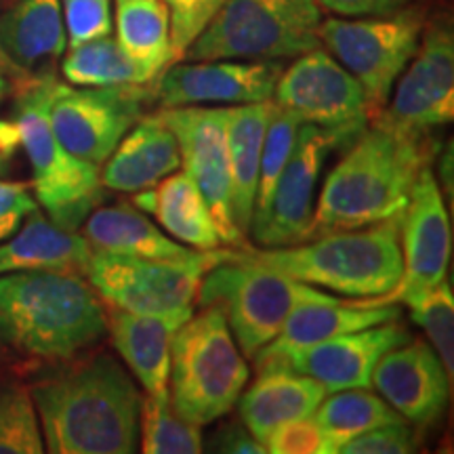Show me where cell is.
<instances>
[{
  "label": "cell",
  "mask_w": 454,
  "mask_h": 454,
  "mask_svg": "<svg viewBox=\"0 0 454 454\" xmlns=\"http://www.w3.org/2000/svg\"><path fill=\"white\" fill-rule=\"evenodd\" d=\"M44 450L133 454L139 446L141 395L124 366L101 354L32 387Z\"/></svg>",
  "instance_id": "obj_1"
},
{
  "label": "cell",
  "mask_w": 454,
  "mask_h": 454,
  "mask_svg": "<svg viewBox=\"0 0 454 454\" xmlns=\"http://www.w3.org/2000/svg\"><path fill=\"white\" fill-rule=\"evenodd\" d=\"M434 156L429 135H406L374 124L334 164L311 219V238L400 217L419 173Z\"/></svg>",
  "instance_id": "obj_2"
},
{
  "label": "cell",
  "mask_w": 454,
  "mask_h": 454,
  "mask_svg": "<svg viewBox=\"0 0 454 454\" xmlns=\"http://www.w3.org/2000/svg\"><path fill=\"white\" fill-rule=\"evenodd\" d=\"M107 333L93 286L70 271L0 274V339L43 360H67Z\"/></svg>",
  "instance_id": "obj_3"
},
{
  "label": "cell",
  "mask_w": 454,
  "mask_h": 454,
  "mask_svg": "<svg viewBox=\"0 0 454 454\" xmlns=\"http://www.w3.org/2000/svg\"><path fill=\"white\" fill-rule=\"evenodd\" d=\"M400 217L366 225L364 230H337L316 236L314 242L268 251H240L238 259L280 271L309 286L351 299L383 301L402 280Z\"/></svg>",
  "instance_id": "obj_4"
},
{
  "label": "cell",
  "mask_w": 454,
  "mask_h": 454,
  "mask_svg": "<svg viewBox=\"0 0 454 454\" xmlns=\"http://www.w3.org/2000/svg\"><path fill=\"white\" fill-rule=\"evenodd\" d=\"M55 82L53 72L17 82L20 98L13 122L20 133V145L30 160L36 202L57 227L76 231L106 200V187L99 167L72 156L51 129L49 104Z\"/></svg>",
  "instance_id": "obj_5"
},
{
  "label": "cell",
  "mask_w": 454,
  "mask_h": 454,
  "mask_svg": "<svg viewBox=\"0 0 454 454\" xmlns=\"http://www.w3.org/2000/svg\"><path fill=\"white\" fill-rule=\"evenodd\" d=\"M248 381L247 357L238 348L223 311L202 308L192 314L170 343L168 397L173 411L211 425L236 406Z\"/></svg>",
  "instance_id": "obj_6"
},
{
  "label": "cell",
  "mask_w": 454,
  "mask_h": 454,
  "mask_svg": "<svg viewBox=\"0 0 454 454\" xmlns=\"http://www.w3.org/2000/svg\"><path fill=\"white\" fill-rule=\"evenodd\" d=\"M196 299L200 308L223 311L242 356L253 360L280 333L294 308L337 297L223 251V259L202 276Z\"/></svg>",
  "instance_id": "obj_7"
},
{
  "label": "cell",
  "mask_w": 454,
  "mask_h": 454,
  "mask_svg": "<svg viewBox=\"0 0 454 454\" xmlns=\"http://www.w3.org/2000/svg\"><path fill=\"white\" fill-rule=\"evenodd\" d=\"M320 24L316 0H227L184 59L299 57L320 47Z\"/></svg>",
  "instance_id": "obj_8"
},
{
  "label": "cell",
  "mask_w": 454,
  "mask_h": 454,
  "mask_svg": "<svg viewBox=\"0 0 454 454\" xmlns=\"http://www.w3.org/2000/svg\"><path fill=\"white\" fill-rule=\"evenodd\" d=\"M427 17L423 9H397L387 15L331 17L317 36L328 53L364 89L372 118L389 101L391 90L417 53Z\"/></svg>",
  "instance_id": "obj_9"
},
{
  "label": "cell",
  "mask_w": 454,
  "mask_h": 454,
  "mask_svg": "<svg viewBox=\"0 0 454 454\" xmlns=\"http://www.w3.org/2000/svg\"><path fill=\"white\" fill-rule=\"evenodd\" d=\"M223 251H200L184 261L141 259L107 251L90 253L87 276L93 291L114 309L164 316L185 322L194 314L202 276Z\"/></svg>",
  "instance_id": "obj_10"
},
{
  "label": "cell",
  "mask_w": 454,
  "mask_h": 454,
  "mask_svg": "<svg viewBox=\"0 0 454 454\" xmlns=\"http://www.w3.org/2000/svg\"><path fill=\"white\" fill-rule=\"evenodd\" d=\"M274 98L282 110L328 130L337 145L354 144L372 121L362 84L320 47L299 55L291 67L282 70Z\"/></svg>",
  "instance_id": "obj_11"
},
{
  "label": "cell",
  "mask_w": 454,
  "mask_h": 454,
  "mask_svg": "<svg viewBox=\"0 0 454 454\" xmlns=\"http://www.w3.org/2000/svg\"><path fill=\"white\" fill-rule=\"evenodd\" d=\"M154 90L145 84L116 87H70L55 82L49 121L57 141L72 156L104 167V162L144 116Z\"/></svg>",
  "instance_id": "obj_12"
},
{
  "label": "cell",
  "mask_w": 454,
  "mask_h": 454,
  "mask_svg": "<svg viewBox=\"0 0 454 454\" xmlns=\"http://www.w3.org/2000/svg\"><path fill=\"white\" fill-rule=\"evenodd\" d=\"M391 90L389 101L372 118L379 127L406 135H429L454 118V36L446 21L425 26L421 43Z\"/></svg>",
  "instance_id": "obj_13"
},
{
  "label": "cell",
  "mask_w": 454,
  "mask_h": 454,
  "mask_svg": "<svg viewBox=\"0 0 454 454\" xmlns=\"http://www.w3.org/2000/svg\"><path fill=\"white\" fill-rule=\"evenodd\" d=\"M158 114L177 139L181 164L211 208L221 242L242 247L244 236L236 225L231 200L227 107L181 106L162 107Z\"/></svg>",
  "instance_id": "obj_14"
},
{
  "label": "cell",
  "mask_w": 454,
  "mask_h": 454,
  "mask_svg": "<svg viewBox=\"0 0 454 454\" xmlns=\"http://www.w3.org/2000/svg\"><path fill=\"white\" fill-rule=\"evenodd\" d=\"M333 147H337V139L328 130L309 122L301 124L268 211L251 225L254 242L265 248H282L311 240L317 181Z\"/></svg>",
  "instance_id": "obj_15"
},
{
  "label": "cell",
  "mask_w": 454,
  "mask_h": 454,
  "mask_svg": "<svg viewBox=\"0 0 454 454\" xmlns=\"http://www.w3.org/2000/svg\"><path fill=\"white\" fill-rule=\"evenodd\" d=\"M411 339L406 328L389 322V325L364 328L357 333L339 334V337L320 340L308 348L261 356L254 360H257L259 372L280 368V371L305 374L325 385L328 394L340 389H371L377 362L389 349L404 345Z\"/></svg>",
  "instance_id": "obj_16"
},
{
  "label": "cell",
  "mask_w": 454,
  "mask_h": 454,
  "mask_svg": "<svg viewBox=\"0 0 454 454\" xmlns=\"http://www.w3.org/2000/svg\"><path fill=\"white\" fill-rule=\"evenodd\" d=\"M400 248L404 271L400 284L383 299L385 303L417 297L446 278L452 248L450 219L444 194L429 167L419 173L402 213Z\"/></svg>",
  "instance_id": "obj_17"
},
{
  "label": "cell",
  "mask_w": 454,
  "mask_h": 454,
  "mask_svg": "<svg viewBox=\"0 0 454 454\" xmlns=\"http://www.w3.org/2000/svg\"><path fill=\"white\" fill-rule=\"evenodd\" d=\"M284 66L278 59H207L170 64L154 95L162 107L257 104L274 98Z\"/></svg>",
  "instance_id": "obj_18"
},
{
  "label": "cell",
  "mask_w": 454,
  "mask_h": 454,
  "mask_svg": "<svg viewBox=\"0 0 454 454\" xmlns=\"http://www.w3.org/2000/svg\"><path fill=\"white\" fill-rule=\"evenodd\" d=\"M371 381L414 427H431L444 417L452 379L434 348L421 339L389 349L374 366Z\"/></svg>",
  "instance_id": "obj_19"
},
{
  "label": "cell",
  "mask_w": 454,
  "mask_h": 454,
  "mask_svg": "<svg viewBox=\"0 0 454 454\" xmlns=\"http://www.w3.org/2000/svg\"><path fill=\"white\" fill-rule=\"evenodd\" d=\"M181 152L160 114L141 116L121 139L116 150L104 162L101 184L106 190L137 192L150 190L158 181L179 170Z\"/></svg>",
  "instance_id": "obj_20"
},
{
  "label": "cell",
  "mask_w": 454,
  "mask_h": 454,
  "mask_svg": "<svg viewBox=\"0 0 454 454\" xmlns=\"http://www.w3.org/2000/svg\"><path fill=\"white\" fill-rule=\"evenodd\" d=\"M397 317H400V308L395 305V301L385 303L379 299H357L356 303H345V301L334 299L326 303H317V301L303 303L291 311L280 333L263 349H259L254 357L308 348V345L339 337V334L389 325Z\"/></svg>",
  "instance_id": "obj_21"
},
{
  "label": "cell",
  "mask_w": 454,
  "mask_h": 454,
  "mask_svg": "<svg viewBox=\"0 0 454 454\" xmlns=\"http://www.w3.org/2000/svg\"><path fill=\"white\" fill-rule=\"evenodd\" d=\"M0 44L26 76L49 74L67 44L59 0H13L0 17Z\"/></svg>",
  "instance_id": "obj_22"
},
{
  "label": "cell",
  "mask_w": 454,
  "mask_h": 454,
  "mask_svg": "<svg viewBox=\"0 0 454 454\" xmlns=\"http://www.w3.org/2000/svg\"><path fill=\"white\" fill-rule=\"evenodd\" d=\"M326 395V387L316 379L270 368L259 372L253 387L244 391L236 404L244 427L263 444L280 425L311 417Z\"/></svg>",
  "instance_id": "obj_23"
},
{
  "label": "cell",
  "mask_w": 454,
  "mask_h": 454,
  "mask_svg": "<svg viewBox=\"0 0 454 454\" xmlns=\"http://www.w3.org/2000/svg\"><path fill=\"white\" fill-rule=\"evenodd\" d=\"M181 325L184 322L175 317L133 314L114 308L107 316L114 348L150 395L168 394L170 343Z\"/></svg>",
  "instance_id": "obj_24"
},
{
  "label": "cell",
  "mask_w": 454,
  "mask_h": 454,
  "mask_svg": "<svg viewBox=\"0 0 454 454\" xmlns=\"http://www.w3.org/2000/svg\"><path fill=\"white\" fill-rule=\"evenodd\" d=\"M133 202L139 211L154 215L173 240L196 251H215L223 244L211 208L185 170H175L150 190L137 192Z\"/></svg>",
  "instance_id": "obj_25"
},
{
  "label": "cell",
  "mask_w": 454,
  "mask_h": 454,
  "mask_svg": "<svg viewBox=\"0 0 454 454\" xmlns=\"http://www.w3.org/2000/svg\"><path fill=\"white\" fill-rule=\"evenodd\" d=\"M90 244L76 231L57 227L53 221L34 211L26 225L17 230L7 242L0 244V274L11 271H70L87 274Z\"/></svg>",
  "instance_id": "obj_26"
},
{
  "label": "cell",
  "mask_w": 454,
  "mask_h": 454,
  "mask_svg": "<svg viewBox=\"0 0 454 454\" xmlns=\"http://www.w3.org/2000/svg\"><path fill=\"white\" fill-rule=\"evenodd\" d=\"M274 110L276 104L271 99L227 107L231 200H234L236 225L242 236L251 231L261 150H263V139Z\"/></svg>",
  "instance_id": "obj_27"
},
{
  "label": "cell",
  "mask_w": 454,
  "mask_h": 454,
  "mask_svg": "<svg viewBox=\"0 0 454 454\" xmlns=\"http://www.w3.org/2000/svg\"><path fill=\"white\" fill-rule=\"evenodd\" d=\"M81 227L93 251L168 261L192 259L200 253L162 234L160 227L152 223L145 215L135 211L130 204L95 208Z\"/></svg>",
  "instance_id": "obj_28"
},
{
  "label": "cell",
  "mask_w": 454,
  "mask_h": 454,
  "mask_svg": "<svg viewBox=\"0 0 454 454\" xmlns=\"http://www.w3.org/2000/svg\"><path fill=\"white\" fill-rule=\"evenodd\" d=\"M116 41L154 76L173 64L170 13L164 0H116Z\"/></svg>",
  "instance_id": "obj_29"
},
{
  "label": "cell",
  "mask_w": 454,
  "mask_h": 454,
  "mask_svg": "<svg viewBox=\"0 0 454 454\" xmlns=\"http://www.w3.org/2000/svg\"><path fill=\"white\" fill-rule=\"evenodd\" d=\"M61 74L74 87H116L156 81L154 74L135 61L112 36L70 47V53L61 61Z\"/></svg>",
  "instance_id": "obj_30"
},
{
  "label": "cell",
  "mask_w": 454,
  "mask_h": 454,
  "mask_svg": "<svg viewBox=\"0 0 454 454\" xmlns=\"http://www.w3.org/2000/svg\"><path fill=\"white\" fill-rule=\"evenodd\" d=\"M311 419L326 435L331 454H337L345 442L364 431L406 421L383 397L371 394L368 389L334 391V395L320 402Z\"/></svg>",
  "instance_id": "obj_31"
},
{
  "label": "cell",
  "mask_w": 454,
  "mask_h": 454,
  "mask_svg": "<svg viewBox=\"0 0 454 454\" xmlns=\"http://www.w3.org/2000/svg\"><path fill=\"white\" fill-rule=\"evenodd\" d=\"M141 450L145 454H198L204 450L202 427L173 411L168 394L145 395L139 417Z\"/></svg>",
  "instance_id": "obj_32"
},
{
  "label": "cell",
  "mask_w": 454,
  "mask_h": 454,
  "mask_svg": "<svg viewBox=\"0 0 454 454\" xmlns=\"http://www.w3.org/2000/svg\"><path fill=\"white\" fill-rule=\"evenodd\" d=\"M303 121L294 116L293 112L282 110L276 106L274 116L268 124V133L263 139V150H261L259 162V177H257V192H254V207H253V221H259L268 211L274 187L280 179L284 167H286L288 158L293 154V147L297 144L299 129Z\"/></svg>",
  "instance_id": "obj_33"
},
{
  "label": "cell",
  "mask_w": 454,
  "mask_h": 454,
  "mask_svg": "<svg viewBox=\"0 0 454 454\" xmlns=\"http://www.w3.org/2000/svg\"><path fill=\"white\" fill-rule=\"evenodd\" d=\"M44 440L32 394L20 385L0 387V454H41Z\"/></svg>",
  "instance_id": "obj_34"
},
{
  "label": "cell",
  "mask_w": 454,
  "mask_h": 454,
  "mask_svg": "<svg viewBox=\"0 0 454 454\" xmlns=\"http://www.w3.org/2000/svg\"><path fill=\"white\" fill-rule=\"evenodd\" d=\"M404 303L411 308L412 320L423 328L431 340V348L444 364L448 377L452 379L454 371V297L452 282L442 280L434 288L417 297H411Z\"/></svg>",
  "instance_id": "obj_35"
},
{
  "label": "cell",
  "mask_w": 454,
  "mask_h": 454,
  "mask_svg": "<svg viewBox=\"0 0 454 454\" xmlns=\"http://www.w3.org/2000/svg\"><path fill=\"white\" fill-rule=\"evenodd\" d=\"M170 13V51L173 64L184 59L185 51L219 13L227 0H164Z\"/></svg>",
  "instance_id": "obj_36"
},
{
  "label": "cell",
  "mask_w": 454,
  "mask_h": 454,
  "mask_svg": "<svg viewBox=\"0 0 454 454\" xmlns=\"http://www.w3.org/2000/svg\"><path fill=\"white\" fill-rule=\"evenodd\" d=\"M59 3L70 47L112 34L110 0H59Z\"/></svg>",
  "instance_id": "obj_37"
},
{
  "label": "cell",
  "mask_w": 454,
  "mask_h": 454,
  "mask_svg": "<svg viewBox=\"0 0 454 454\" xmlns=\"http://www.w3.org/2000/svg\"><path fill=\"white\" fill-rule=\"evenodd\" d=\"M419 448V435L408 421L364 431L340 446V454H408Z\"/></svg>",
  "instance_id": "obj_38"
},
{
  "label": "cell",
  "mask_w": 454,
  "mask_h": 454,
  "mask_svg": "<svg viewBox=\"0 0 454 454\" xmlns=\"http://www.w3.org/2000/svg\"><path fill=\"white\" fill-rule=\"evenodd\" d=\"M271 454H331L326 435L311 417L284 423L263 442Z\"/></svg>",
  "instance_id": "obj_39"
},
{
  "label": "cell",
  "mask_w": 454,
  "mask_h": 454,
  "mask_svg": "<svg viewBox=\"0 0 454 454\" xmlns=\"http://www.w3.org/2000/svg\"><path fill=\"white\" fill-rule=\"evenodd\" d=\"M38 208L30 185L24 181H0V242L20 230L21 221Z\"/></svg>",
  "instance_id": "obj_40"
},
{
  "label": "cell",
  "mask_w": 454,
  "mask_h": 454,
  "mask_svg": "<svg viewBox=\"0 0 454 454\" xmlns=\"http://www.w3.org/2000/svg\"><path fill=\"white\" fill-rule=\"evenodd\" d=\"M208 450L213 452H234V454H263L268 452L265 446L254 438V435L247 427L238 423L223 425L217 429V434L213 435V440H208Z\"/></svg>",
  "instance_id": "obj_41"
},
{
  "label": "cell",
  "mask_w": 454,
  "mask_h": 454,
  "mask_svg": "<svg viewBox=\"0 0 454 454\" xmlns=\"http://www.w3.org/2000/svg\"><path fill=\"white\" fill-rule=\"evenodd\" d=\"M317 7H325L340 17L387 15L406 7L411 0H316Z\"/></svg>",
  "instance_id": "obj_42"
},
{
  "label": "cell",
  "mask_w": 454,
  "mask_h": 454,
  "mask_svg": "<svg viewBox=\"0 0 454 454\" xmlns=\"http://www.w3.org/2000/svg\"><path fill=\"white\" fill-rule=\"evenodd\" d=\"M20 147V133L13 121H0V167L4 160L13 156V152Z\"/></svg>",
  "instance_id": "obj_43"
},
{
  "label": "cell",
  "mask_w": 454,
  "mask_h": 454,
  "mask_svg": "<svg viewBox=\"0 0 454 454\" xmlns=\"http://www.w3.org/2000/svg\"><path fill=\"white\" fill-rule=\"evenodd\" d=\"M0 72H3L7 78H13L15 82H21V81H26V78H30V76H26V74L21 72L20 67L13 64V61H11V57L4 53L3 44H0Z\"/></svg>",
  "instance_id": "obj_44"
},
{
  "label": "cell",
  "mask_w": 454,
  "mask_h": 454,
  "mask_svg": "<svg viewBox=\"0 0 454 454\" xmlns=\"http://www.w3.org/2000/svg\"><path fill=\"white\" fill-rule=\"evenodd\" d=\"M9 93V81L3 72H0V101L4 99V95Z\"/></svg>",
  "instance_id": "obj_45"
}]
</instances>
